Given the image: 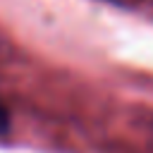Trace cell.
<instances>
[{
    "mask_svg": "<svg viewBox=\"0 0 153 153\" xmlns=\"http://www.w3.org/2000/svg\"><path fill=\"white\" fill-rule=\"evenodd\" d=\"M7 129H10V115H7L5 105L0 103V134H5Z\"/></svg>",
    "mask_w": 153,
    "mask_h": 153,
    "instance_id": "1",
    "label": "cell"
}]
</instances>
